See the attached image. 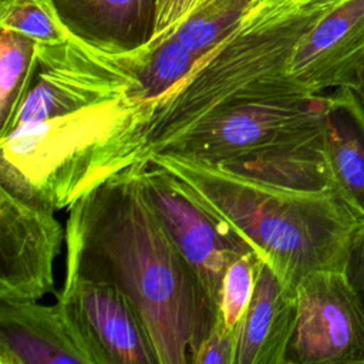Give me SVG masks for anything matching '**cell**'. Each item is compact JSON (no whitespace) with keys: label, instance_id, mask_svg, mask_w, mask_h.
<instances>
[{"label":"cell","instance_id":"6da1fadb","mask_svg":"<svg viewBox=\"0 0 364 364\" xmlns=\"http://www.w3.org/2000/svg\"><path fill=\"white\" fill-rule=\"evenodd\" d=\"M155 104L135 50L109 51L73 33L37 44L31 87L0 134V188L54 212L70 208L149 156Z\"/></svg>","mask_w":364,"mask_h":364},{"label":"cell","instance_id":"7a4b0ae2","mask_svg":"<svg viewBox=\"0 0 364 364\" xmlns=\"http://www.w3.org/2000/svg\"><path fill=\"white\" fill-rule=\"evenodd\" d=\"M144 161L112 175L68 208L65 276L119 290L144 321L159 364H193L219 307L148 196L141 176Z\"/></svg>","mask_w":364,"mask_h":364},{"label":"cell","instance_id":"3957f363","mask_svg":"<svg viewBox=\"0 0 364 364\" xmlns=\"http://www.w3.org/2000/svg\"><path fill=\"white\" fill-rule=\"evenodd\" d=\"M203 208L229 223L296 294L303 277L344 272L354 236L364 225L333 191H296L235 175L173 154H149Z\"/></svg>","mask_w":364,"mask_h":364},{"label":"cell","instance_id":"277c9868","mask_svg":"<svg viewBox=\"0 0 364 364\" xmlns=\"http://www.w3.org/2000/svg\"><path fill=\"white\" fill-rule=\"evenodd\" d=\"M326 9L282 16L260 6H249L239 26L156 100L148 127L149 154L159 152L192 125L226 105L306 92L289 78L287 65L300 37Z\"/></svg>","mask_w":364,"mask_h":364},{"label":"cell","instance_id":"5b68a950","mask_svg":"<svg viewBox=\"0 0 364 364\" xmlns=\"http://www.w3.org/2000/svg\"><path fill=\"white\" fill-rule=\"evenodd\" d=\"M326 124V95L289 92L226 105L155 154L219 164L286 135Z\"/></svg>","mask_w":364,"mask_h":364},{"label":"cell","instance_id":"8992f818","mask_svg":"<svg viewBox=\"0 0 364 364\" xmlns=\"http://www.w3.org/2000/svg\"><path fill=\"white\" fill-rule=\"evenodd\" d=\"M284 364H364V304L344 272L307 274Z\"/></svg>","mask_w":364,"mask_h":364},{"label":"cell","instance_id":"52a82bcc","mask_svg":"<svg viewBox=\"0 0 364 364\" xmlns=\"http://www.w3.org/2000/svg\"><path fill=\"white\" fill-rule=\"evenodd\" d=\"M142 183L178 250L219 307L222 279L229 264L252 246L223 219L203 208L182 182L146 158Z\"/></svg>","mask_w":364,"mask_h":364},{"label":"cell","instance_id":"ba28073f","mask_svg":"<svg viewBox=\"0 0 364 364\" xmlns=\"http://www.w3.org/2000/svg\"><path fill=\"white\" fill-rule=\"evenodd\" d=\"M65 228L54 210L0 188V300H40L54 291V262Z\"/></svg>","mask_w":364,"mask_h":364},{"label":"cell","instance_id":"9c48e42d","mask_svg":"<svg viewBox=\"0 0 364 364\" xmlns=\"http://www.w3.org/2000/svg\"><path fill=\"white\" fill-rule=\"evenodd\" d=\"M57 301L85 341L95 364H159L144 321L115 287L65 276Z\"/></svg>","mask_w":364,"mask_h":364},{"label":"cell","instance_id":"30bf717a","mask_svg":"<svg viewBox=\"0 0 364 364\" xmlns=\"http://www.w3.org/2000/svg\"><path fill=\"white\" fill-rule=\"evenodd\" d=\"M364 67V0L327 7L297 41L289 78L309 94L354 87Z\"/></svg>","mask_w":364,"mask_h":364},{"label":"cell","instance_id":"8fae6325","mask_svg":"<svg viewBox=\"0 0 364 364\" xmlns=\"http://www.w3.org/2000/svg\"><path fill=\"white\" fill-rule=\"evenodd\" d=\"M95 364L63 306L0 300V364Z\"/></svg>","mask_w":364,"mask_h":364},{"label":"cell","instance_id":"7c38bea8","mask_svg":"<svg viewBox=\"0 0 364 364\" xmlns=\"http://www.w3.org/2000/svg\"><path fill=\"white\" fill-rule=\"evenodd\" d=\"M324 139L326 124L286 135L215 165L235 175L280 188L310 192L333 191Z\"/></svg>","mask_w":364,"mask_h":364},{"label":"cell","instance_id":"4fadbf2b","mask_svg":"<svg viewBox=\"0 0 364 364\" xmlns=\"http://www.w3.org/2000/svg\"><path fill=\"white\" fill-rule=\"evenodd\" d=\"M296 321V294L263 263L253 297L237 323L233 364H284Z\"/></svg>","mask_w":364,"mask_h":364},{"label":"cell","instance_id":"5bb4252c","mask_svg":"<svg viewBox=\"0 0 364 364\" xmlns=\"http://www.w3.org/2000/svg\"><path fill=\"white\" fill-rule=\"evenodd\" d=\"M324 149L333 192L364 220V105L351 87L326 95Z\"/></svg>","mask_w":364,"mask_h":364},{"label":"cell","instance_id":"9a60e30c","mask_svg":"<svg viewBox=\"0 0 364 364\" xmlns=\"http://www.w3.org/2000/svg\"><path fill=\"white\" fill-rule=\"evenodd\" d=\"M77 37L109 51L145 46L154 33L158 0H53Z\"/></svg>","mask_w":364,"mask_h":364},{"label":"cell","instance_id":"2e32d148","mask_svg":"<svg viewBox=\"0 0 364 364\" xmlns=\"http://www.w3.org/2000/svg\"><path fill=\"white\" fill-rule=\"evenodd\" d=\"M0 134L11 122L36 74L37 41L0 27Z\"/></svg>","mask_w":364,"mask_h":364},{"label":"cell","instance_id":"e0dca14e","mask_svg":"<svg viewBox=\"0 0 364 364\" xmlns=\"http://www.w3.org/2000/svg\"><path fill=\"white\" fill-rule=\"evenodd\" d=\"M135 54L139 80L148 97L155 101L183 80L199 60L175 34L152 38L145 46L135 48Z\"/></svg>","mask_w":364,"mask_h":364},{"label":"cell","instance_id":"ac0fdd59","mask_svg":"<svg viewBox=\"0 0 364 364\" xmlns=\"http://www.w3.org/2000/svg\"><path fill=\"white\" fill-rule=\"evenodd\" d=\"M249 3L250 0H212L195 9L172 34L200 58L239 26Z\"/></svg>","mask_w":364,"mask_h":364},{"label":"cell","instance_id":"d6986e66","mask_svg":"<svg viewBox=\"0 0 364 364\" xmlns=\"http://www.w3.org/2000/svg\"><path fill=\"white\" fill-rule=\"evenodd\" d=\"M0 27L23 33L38 44H57L71 36L53 0H11L0 4Z\"/></svg>","mask_w":364,"mask_h":364},{"label":"cell","instance_id":"ffe728a7","mask_svg":"<svg viewBox=\"0 0 364 364\" xmlns=\"http://www.w3.org/2000/svg\"><path fill=\"white\" fill-rule=\"evenodd\" d=\"M263 260L253 250L239 255L226 269L219 297V317L235 330L253 297Z\"/></svg>","mask_w":364,"mask_h":364},{"label":"cell","instance_id":"44dd1931","mask_svg":"<svg viewBox=\"0 0 364 364\" xmlns=\"http://www.w3.org/2000/svg\"><path fill=\"white\" fill-rule=\"evenodd\" d=\"M236 351V331L230 330L219 317L212 331L203 340L193 364H233Z\"/></svg>","mask_w":364,"mask_h":364},{"label":"cell","instance_id":"7402d4cb","mask_svg":"<svg viewBox=\"0 0 364 364\" xmlns=\"http://www.w3.org/2000/svg\"><path fill=\"white\" fill-rule=\"evenodd\" d=\"M212 0H158L152 38L172 34L202 4Z\"/></svg>","mask_w":364,"mask_h":364},{"label":"cell","instance_id":"603a6c76","mask_svg":"<svg viewBox=\"0 0 364 364\" xmlns=\"http://www.w3.org/2000/svg\"><path fill=\"white\" fill-rule=\"evenodd\" d=\"M344 273L364 304V225L360 228L350 246Z\"/></svg>","mask_w":364,"mask_h":364},{"label":"cell","instance_id":"cb8c5ba5","mask_svg":"<svg viewBox=\"0 0 364 364\" xmlns=\"http://www.w3.org/2000/svg\"><path fill=\"white\" fill-rule=\"evenodd\" d=\"M351 88L355 91L358 100H360L361 104L364 105V67H363V70H361V73H360V75H358V78H357V82H355L354 87H351Z\"/></svg>","mask_w":364,"mask_h":364},{"label":"cell","instance_id":"d4e9b609","mask_svg":"<svg viewBox=\"0 0 364 364\" xmlns=\"http://www.w3.org/2000/svg\"><path fill=\"white\" fill-rule=\"evenodd\" d=\"M9 1H11V0H0V4H4V3H9Z\"/></svg>","mask_w":364,"mask_h":364},{"label":"cell","instance_id":"484cf974","mask_svg":"<svg viewBox=\"0 0 364 364\" xmlns=\"http://www.w3.org/2000/svg\"><path fill=\"white\" fill-rule=\"evenodd\" d=\"M255 1H259V0H250V3H255Z\"/></svg>","mask_w":364,"mask_h":364}]
</instances>
